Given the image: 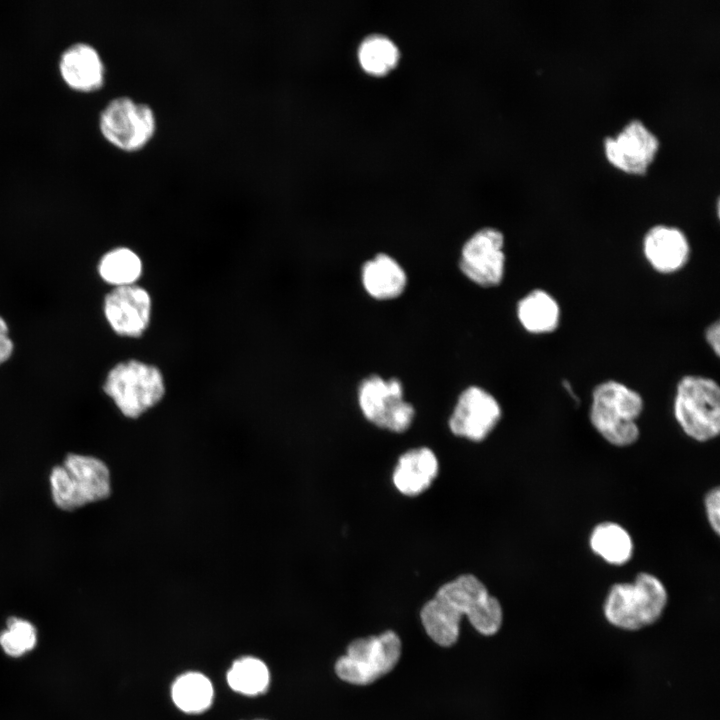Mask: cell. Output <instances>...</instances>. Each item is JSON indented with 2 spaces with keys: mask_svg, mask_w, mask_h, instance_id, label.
<instances>
[{
  "mask_svg": "<svg viewBox=\"0 0 720 720\" xmlns=\"http://www.w3.org/2000/svg\"><path fill=\"white\" fill-rule=\"evenodd\" d=\"M462 616L484 636L495 635L503 622L499 600L472 574H462L443 584L420 611L426 634L441 647L457 642Z\"/></svg>",
  "mask_w": 720,
  "mask_h": 720,
  "instance_id": "1",
  "label": "cell"
},
{
  "mask_svg": "<svg viewBox=\"0 0 720 720\" xmlns=\"http://www.w3.org/2000/svg\"><path fill=\"white\" fill-rule=\"evenodd\" d=\"M644 410L642 395L618 380H605L592 390L589 419L604 440L616 447L636 443L640 436L637 420Z\"/></svg>",
  "mask_w": 720,
  "mask_h": 720,
  "instance_id": "2",
  "label": "cell"
},
{
  "mask_svg": "<svg viewBox=\"0 0 720 720\" xmlns=\"http://www.w3.org/2000/svg\"><path fill=\"white\" fill-rule=\"evenodd\" d=\"M103 392L127 419L136 420L158 406L166 395L162 371L154 364L128 359L106 373Z\"/></svg>",
  "mask_w": 720,
  "mask_h": 720,
  "instance_id": "3",
  "label": "cell"
},
{
  "mask_svg": "<svg viewBox=\"0 0 720 720\" xmlns=\"http://www.w3.org/2000/svg\"><path fill=\"white\" fill-rule=\"evenodd\" d=\"M667 602L664 583L654 574L640 572L632 582L615 583L610 587L603 614L614 627L636 631L655 623Z\"/></svg>",
  "mask_w": 720,
  "mask_h": 720,
  "instance_id": "4",
  "label": "cell"
},
{
  "mask_svg": "<svg viewBox=\"0 0 720 720\" xmlns=\"http://www.w3.org/2000/svg\"><path fill=\"white\" fill-rule=\"evenodd\" d=\"M49 481L52 499L64 511L103 501L112 493L110 469L94 456L68 454L51 470Z\"/></svg>",
  "mask_w": 720,
  "mask_h": 720,
  "instance_id": "5",
  "label": "cell"
},
{
  "mask_svg": "<svg viewBox=\"0 0 720 720\" xmlns=\"http://www.w3.org/2000/svg\"><path fill=\"white\" fill-rule=\"evenodd\" d=\"M98 127L102 137L115 149L135 154L154 143L159 119L153 105L130 96H117L101 110Z\"/></svg>",
  "mask_w": 720,
  "mask_h": 720,
  "instance_id": "6",
  "label": "cell"
},
{
  "mask_svg": "<svg viewBox=\"0 0 720 720\" xmlns=\"http://www.w3.org/2000/svg\"><path fill=\"white\" fill-rule=\"evenodd\" d=\"M673 414L685 435L697 442L720 433V388L707 376L684 375L676 385Z\"/></svg>",
  "mask_w": 720,
  "mask_h": 720,
  "instance_id": "7",
  "label": "cell"
},
{
  "mask_svg": "<svg viewBox=\"0 0 720 720\" xmlns=\"http://www.w3.org/2000/svg\"><path fill=\"white\" fill-rule=\"evenodd\" d=\"M401 652V639L392 630L357 638L337 659L335 673L346 683L366 686L391 672L400 660Z\"/></svg>",
  "mask_w": 720,
  "mask_h": 720,
  "instance_id": "8",
  "label": "cell"
},
{
  "mask_svg": "<svg viewBox=\"0 0 720 720\" xmlns=\"http://www.w3.org/2000/svg\"><path fill=\"white\" fill-rule=\"evenodd\" d=\"M357 400L369 422L391 432H405L415 417V408L405 401L403 384L396 377L368 375L358 385Z\"/></svg>",
  "mask_w": 720,
  "mask_h": 720,
  "instance_id": "9",
  "label": "cell"
},
{
  "mask_svg": "<svg viewBox=\"0 0 720 720\" xmlns=\"http://www.w3.org/2000/svg\"><path fill=\"white\" fill-rule=\"evenodd\" d=\"M504 235L493 227H484L472 234L460 251L461 273L483 288L499 286L505 275Z\"/></svg>",
  "mask_w": 720,
  "mask_h": 720,
  "instance_id": "10",
  "label": "cell"
},
{
  "mask_svg": "<svg viewBox=\"0 0 720 720\" xmlns=\"http://www.w3.org/2000/svg\"><path fill=\"white\" fill-rule=\"evenodd\" d=\"M153 302L147 289L133 284L112 288L103 299L102 312L110 329L120 337L138 338L148 329Z\"/></svg>",
  "mask_w": 720,
  "mask_h": 720,
  "instance_id": "11",
  "label": "cell"
},
{
  "mask_svg": "<svg viewBox=\"0 0 720 720\" xmlns=\"http://www.w3.org/2000/svg\"><path fill=\"white\" fill-rule=\"evenodd\" d=\"M501 416L497 399L484 388L472 385L459 395L448 424L455 436L480 442L494 430Z\"/></svg>",
  "mask_w": 720,
  "mask_h": 720,
  "instance_id": "12",
  "label": "cell"
},
{
  "mask_svg": "<svg viewBox=\"0 0 720 720\" xmlns=\"http://www.w3.org/2000/svg\"><path fill=\"white\" fill-rule=\"evenodd\" d=\"M658 137L641 121H629L615 136L604 139V152L616 168L630 174H643L659 148Z\"/></svg>",
  "mask_w": 720,
  "mask_h": 720,
  "instance_id": "13",
  "label": "cell"
},
{
  "mask_svg": "<svg viewBox=\"0 0 720 720\" xmlns=\"http://www.w3.org/2000/svg\"><path fill=\"white\" fill-rule=\"evenodd\" d=\"M642 251L653 270L661 274H673L688 263L691 246L680 228L658 224L645 233Z\"/></svg>",
  "mask_w": 720,
  "mask_h": 720,
  "instance_id": "14",
  "label": "cell"
},
{
  "mask_svg": "<svg viewBox=\"0 0 720 720\" xmlns=\"http://www.w3.org/2000/svg\"><path fill=\"white\" fill-rule=\"evenodd\" d=\"M59 74L72 90L92 93L105 84V64L98 50L84 42L68 46L60 55Z\"/></svg>",
  "mask_w": 720,
  "mask_h": 720,
  "instance_id": "15",
  "label": "cell"
},
{
  "mask_svg": "<svg viewBox=\"0 0 720 720\" xmlns=\"http://www.w3.org/2000/svg\"><path fill=\"white\" fill-rule=\"evenodd\" d=\"M438 472L439 462L430 448H413L399 457L392 480L401 494L417 496L431 486Z\"/></svg>",
  "mask_w": 720,
  "mask_h": 720,
  "instance_id": "16",
  "label": "cell"
},
{
  "mask_svg": "<svg viewBox=\"0 0 720 720\" xmlns=\"http://www.w3.org/2000/svg\"><path fill=\"white\" fill-rule=\"evenodd\" d=\"M361 281L370 297L387 301L403 294L408 279L404 268L395 258L378 253L362 265Z\"/></svg>",
  "mask_w": 720,
  "mask_h": 720,
  "instance_id": "17",
  "label": "cell"
},
{
  "mask_svg": "<svg viewBox=\"0 0 720 720\" xmlns=\"http://www.w3.org/2000/svg\"><path fill=\"white\" fill-rule=\"evenodd\" d=\"M516 315L528 333L542 335L554 332L561 319L557 300L546 290L533 289L517 303Z\"/></svg>",
  "mask_w": 720,
  "mask_h": 720,
  "instance_id": "18",
  "label": "cell"
},
{
  "mask_svg": "<svg viewBox=\"0 0 720 720\" xmlns=\"http://www.w3.org/2000/svg\"><path fill=\"white\" fill-rule=\"evenodd\" d=\"M589 546L595 555L613 566L625 565L634 553L632 536L626 528L613 521H604L593 527Z\"/></svg>",
  "mask_w": 720,
  "mask_h": 720,
  "instance_id": "19",
  "label": "cell"
},
{
  "mask_svg": "<svg viewBox=\"0 0 720 720\" xmlns=\"http://www.w3.org/2000/svg\"><path fill=\"white\" fill-rule=\"evenodd\" d=\"M97 273L112 288L133 285L142 276L143 261L133 249L117 246L100 257Z\"/></svg>",
  "mask_w": 720,
  "mask_h": 720,
  "instance_id": "20",
  "label": "cell"
},
{
  "mask_svg": "<svg viewBox=\"0 0 720 720\" xmlns=\"http://www.w3.org/2000/svg\"><path fill=\"white\" fill-rule=\"evenodd\" d=\"M171 695L174 704L183 712L200 713L211 705L213 687L203 674L189 672L175 680Z\"/></svg>",
  "mask_w": 720,
  "mask_h": 720,
  "instance_id": "21",
  "label": "cell"
},
{
  "mask_svg": "<svg viewBox=\"0 0 720 720\" xmlns=\"http://www.w3.org/2000/svg\"><path fill=\"white\" fill-rule=\"evenodd\" d=\"M399 55L397 45L381 34L367 36L358 49L362 68L374 75H382L391 70L397 64Z\"/></svg>",
  "mask_w": 720,
  "mask_h": 720,
  "instance_id": "22",
  "label": "cell"
},
{
  "mask_svg": "<svg viewBox=\"0 0 720 720\" xmlns=\"http://www.w3.org/2000/svg\"><path fill=\"white\" fill-rule=\"evenodd\" d=\"M227 682L234 691L255 696L263 693L269 684L267 666L254 657L236 660L227 673Z\"/></svg>",
  "mask_w": 720,
  "mask_h": 720,
  "instance_id": "23",
  "label": "cell"
},
{
  "mask_svg": "<svg viewBox=\"0 0 720 720\" xmlns=\"http://www.w3.org/2000/svg\"><path fill=\"white\" fill-rule=\"evenodd\" d=\"M36 629L28 621L11 617L7 629L0 634V645L6 654L19 657L32 650L36 644Z\"/></svg>",
  "mask_w": 720,
  "mask_h": 720,
  "instance_id": "24",
  "label": "cell"
},
{
  "mask_svg": "<svg viewBox=\"0 0 720 720\" xmlns=\"http://www.w3.org/2000/svg\"><path fill=\"white\" fill-rule=\"evenodd\" d=\"M704 508L707 521L712 531L720 534V488H711L704 497Z\"/></svg>",
  "mask_w": 720,
  "mask_h": 720,
  "instance_id": "25",
  "label": "cell"
},
{
  "mask_svg": "<svg viewBox=\"0 0 720 720\" xmlns=\"http://www.w3.org/2000/svg\"><path fill=\"white\" fill-rule=\"evenodd\" d=\"M15 344L10 334V327L6 319L0 315V366L10 360L14 353Z\"/></svg>",
  "mask_w": 720,
  "mask_h": 720,
  "instance_id": "26",
  "label": "cell"
},
{
  "mask_svg": "<svg viewBox=\"0 0 720 720\" xmlns=\"http://www.w3.org/2000/svg\"><path fill=\"white\" fill-rule=\"evenodd\" d=\"M705 341L710 347L711 351L719 357L720 354V324L716 320L709 324L704 332Z\"/></svg>",
  "mask_w": 720,
  "mask_h": 720,
  "instance_id": "27",
  "label": "cell"
},
{
  "mask_svg": "<svg viewBox=\"0 0 720 720\" xmlns=\"http://www.w3.org/2000/svg\"><path fill=\"white\" fill-rule=\"evenodd\" d=\"M562 384H563V387L565 388V390L567 391V393H569V395L574 399V401L579 402L578 396L573 393L571 383L568 380H563Z\"/></svg>",
  "mask_w": 720,
  "mask_h": 720,
  "instance_id": "28",
  "label": "cell"
}]
</instances>
